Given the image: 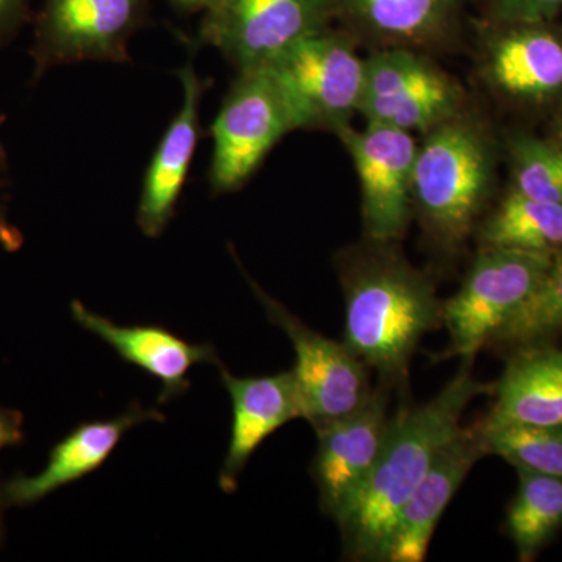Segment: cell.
Wrapping results in <instances>:
<instances>
[{
	"label": "cell",
	"instance_id": "obj_1",
	"mask_svg": "<svg viewBox=\"0 0 562 562\" xmlns=\"http://www.w3.org/2000/svg\"><path fill=\"white\" fill-rule=\"evenodd\" d=\"M473 361L461 360L460 371L431 401L403 406L391 417L379 460L335 519L350 560L384 561L398 514L439 450L460 431L462 414L475 398L494 392L495 384L473 376Z\"/></svg>",
	"mask_w": 562,
	"mask_h": 562
},
{
	"label": "cell",
	"instance_id": "obj_2",
	"mask_svg": "<svg viewBox=\"0 0 562 562\" xmlns=\"http://www.w3.org/2000/svg\"><path fill=\"white\" fill-rule=\"evenodd\" d=\"M344 344L387 387L409 386L414 351L442 327V302L431 280L391 249L373 243L339 257Z\"/></svg>",
	"mask_w": 562,
	"mask_h": 562
},
{
	"label": "cell",
	"instance_id": "obj_3",
	"mask_svg": "<svg viewBox=\"0 0 562 562\" xmlns=\"http://www.w3.org/2000/svg\"><path fill=\"white\" fill-rule=\"evenodd\" d=\"M494 147L486 131L460 113L425 133L417 149L413 206L443 249L471 236L494 183Z\"/></svg>",
	"mask_w": 562,
	"mask_h": 562
},
{
	"label": "cell",
	"instance_id": "obj_4",
	"mask_svg": "<svg viewBox=\"0 0 562 562\" xmlns=\"http://www.w3.org/2000/svg\"><path fill=\"white\" fill-rule=\"evenodd\" d=\"M294 131V114L271 70H238L210 127L211 194L241 190L273 147Z\"/></svg>",
	"mask_w": 562,
	"mask_h": 562
},
{
	"label": "cell",
	"instance_id": "obj_5",
	"mask_svg": "<svg viewBox=\"0 0 562 562\" xmlns=\"http://www.w3.org/2000/svg\"><path fill=\"white\" fill-rule=\"evenodd\" d=\"M286 95L297 131L338 135L360 114L366 58L346 33L325 29L306 36L266 65Z\"/></svg>",
	"mask_w": 562,
	"mask_h": 562
},
{
	"label": "cell",
	"instance_id": "obj_6",
	"mask_svg": "<svg viewBox=\"0 0 562 562\" xmlns=\"http://www.w3.org/2000/svg\"><path fill=\"white\" fill-rule=\"evenodd\" d=\"M552 260V254L482 249L460 290L442 302L449 346L439 360H475L495 333L538 290Z\"/></svg>",
	"mask_w": 562,
	"mask_h": 562
},
{
	"label": "cell",
	"instance_id": "obj_7",
	"mask_svg": "<svg viewBox=\"0 0 562 562\" xmlns=\"http://www.w3.org/2000/svg\"><path fill=\"white\" fill-rule=\"evenodd\" d=\"M341 16V0H221L202 14L198 46L220 50L236 70L261 68Z\"/></svg>",
	"mask_w": 562,
	"mask_h": 562
},
{
	"label": "cell",
	"instance_id": "obj_8",
	"mask_svg": "<svg viewBox=\"0 0 562 562\" xmlns=\"http://www.w3.org/2000/svg\"><path fill=\"white\" fill-rule=\"evenodd\" d=\"M150 0H44L35 18L33 81L57 66L128 63Z\"/></svg>",
	"mask_w": 562,
	"mask_h": 562
},
{
	"label": "cell",
	"instance_id": "obj_9",
	"mask_svg": "<svg viewBox=\"0 0 562 562\" xmlns=\"http://www.w3.org/2000/svg\"><path fill=\"white\" fill-rule=\"evenodd\" d=\"M461 111L460 85L419 50L383 47L366 58V122L425 135Z\"/></svg>",
	"mask_w": 562,
	"mask_h": 562
},
{
	"label": "cell",
	"instance_id": "obj_10",
	"mask_svg": "<svg viewBox=\"0 0 562 562\" xmlns=\"http://www.w3.org/2000/svg\"><path fill=\"white\" fill-rule=\"evenodd\" d=\"M246 279L269 321L291 339L295 351L292 373L301 395L303 419L312 424L314 431L364 405L373 392L364 362L346 344L333 341L303 324L247 273Z\"/></svg>",
	"mask_w": 562,
	"mask_h": 562
},
{
	"label": "cell",
	"instance_id": "obj_11",
	"mask_svg": "<svg viewBox=\"0 0 562 562\" xmlns=\"http://www.w3.org/2000/svg\"><path fill=\"white\" fill-rule=\"evenodd\" d=\"M361 187L362 224L373 243H395L413 214V177L419 143L413 133L366 122L338 133Z\"/></svg>",
	"mask_w": 562,
	"mask_h": 562
},
{
	"label": "cell",
	"instance_id": "obj_12",
	"mask_svg": "<svg viewBox=\"0 0 562 562\" xmlns=\"http://www.w3.org/2000/svg\"><path fill=\"white\" fill-rule=\"evenodd\" d=\"M390 387L380 384L357 412L316 431L312 475L322 512L336 517L349 505L382 452L390 430Z\"/></svg>",
	"mask_w": 562,
	"mask_h": 562
},
{
	"label": "cell",
	"instance_id": "obj_13",
	"mask_svg": "<svg viewBox=\"0 0 562 562\" xmlns=\"http://www.w3.org/2000/svg\"><path fill=\"white\" fill-rule=\"evenodd\" d=\"M177 77L183 90V99L151 155L136 210V224L147 238L162 235L176 216L181 192L202 138L203 95L213 85V80L205 79L195 70L192 57L177 70Z\"/></svg>",
	"mask_w": 562,
	"mask_h": 562
},
{
	"label": "cell",
	"instance_id": "obj_14",
	"mask_svg": "<svg viewBox=\"0 0 562 562\" xmlns=\"http://www.w3.org/2000/svg\"><path fill=\"white\" fill-rule=\"evenodd\" d=\"M482 72L513 101H552L562 92V35L550 22H497L484 43Z\"/></svg>",
	"mask_w": 562,
	"mask_h": 562
},
{
	"label": "cell",
	"instance_id": "obj_15",
	"mask_svg": "<svg viewBox=\"0 0 562 562\" xmlns=\"http://www.w3.org/2000/svg\"><path fill=\"white\" fill-rule=\"evenodd\" d=\"M486 457L479 425L460 431L439 450L427 475L403 506L387 546V562L427 560L432 532L480 458Z\"/></svg>",
	"mask_w": 562,
	"mask_h": 562
},
{
	"label": "cell",
	"instance_id": "obj_16",
	"mask_svg": "<svg viewBox=\"0 0 562 562\" xmlns=\"http://www.w3.org/2000/svg\"><path fill=\"white\" fill-rule=\"evenodd\" d=\"M222 384L231 394V443L220 473L225 494L238 490V479L261 443L291 420L303 419L301 395L292 371L235 376L220 364Z\"/></svg>",
	"mask_w": 562,
	"mask_h": 562
},
{
	"label": "cell",
	"instance_id": "obj_17",
	"mask_svg": "<svg viewBox=\"0 0 562 562\" xmlns=\"http://www.w3.org/2000/svg\"><path fill=\"white\" fill-rule=\"evenodd\" d=\"M150 420H165V416L133 403L114 419L85 422L52 449L43 471L33 476L16 475L3 483L0 502L3 506H32L52 492L79 482L105 464L132 428Z\"/></svg>",
	"mask_w": 562,
	"mask_h": 562
},
{
	"label": "cell",
	"instance_id": "obj_18",
	"mask_svg": "<svg viewBox=\"0 0 562 562\" xmlns=\"http://www.w3.org/2000/svg\"><path fill=\"white\" fill-rule=\"evenodd\" d=\"M70 313L77 324L109 344L122 360L149 373L161 384L158 403L173 401L190 390L188 373L195 364H221L216 350L210 344L184 341L160 325L122 327L101 314L92 313L80 301L70 303Z\"/></svg>",
	"mask_w": 562,
	"mask_h": 562
},
{
	"label": "cell",
	"instance_id": "obj_19",
	"mask_svg": "<svg viewBox=\"0 0 562 562\" xmlns=\"http://www.w3.org/2000/svg\"><path fill=\"white\" fill-rule=\"evenodd\" d=\"M484 424L562 427V351L531 347L517 353L495 384Z\"/></svg>",
	"mask_w": 562,
	"mask_h": 562
},
{
	"label": "cell",
	"instance_id": "obj_20",
	"mask_svg": "<svg viewBox=\"0 0 562 562\" xmlns=\"http://www.w3.org/2000/svg\"><path fill=\"white\" fill-rule=\"evenodd\" d=\"M464 0H341V14L383 47L419 50L446 38Z\"/></svg>",
	"mask_w": 562,
	"mask_h": 562
},
{
	"label": "cell",
	"instance_id": "obj_21",
	"mask_svg": "<svg viewBox=\"0 0 562 562\" xmlns=\"http://www.w3.org/2000/svg\"><path fill=\"white\" fill-rule=\"evenodd\" d=\"M482 249L557 254L562 249V205L512 191L480 228Z\"/></svg>",
	"mask_w": 562,
	"mask_h": 562
},
{
	"label": "cell",
	"instance_id": "obj_22",
	"mask_svg": "<svg viewBox=\"0 0 562 562\" xmlns=\"http://www.w3.org/2000/svg\"><path fill=\"white\" fill-rule=\"evenodd\" d=\"M509 536L530 560L562 525V476L519 471V490L508 509Z\"/></svg>",
	"mask_w": 562,
	"mask_h": 562
},
{
	"label": "cell",
	"instance_id": "obj_23",
	"mask_svg": "<svg viewBox=\"0 0 562 562\" xmlns=\"http://www.w3.org/2000/svg\"><path fill=\"white\" fill-rule=\"evenodd\" d=\"M486 454H497L517 471L562 476V427L491 425L476 422Z\"/></svg>",
	"mask_w": 562,
	"mask_h": 562
},
{
	"label": "cell",
	"instance_id": "obj_24",
	"mask_svg": "<svg viewBox=\"0 0 562 562\" xmlns=\"http://www.w3.org/2000/svg\"><path fill=\"white\" fill-rule=\"evenodd\" d=\"M562 328V249L553 255L552 265L538 290L495 333L491 342L530 344Z\"/></svg>",
	"mask_w": 562,
	"mask_h": 562
},
{
	"label": "cell",
	"instance_id": "obj_25",
	"mask_svg": "<svg viewBox=\"0 0 562 562\" xmlns=\"http://www.w3.org/2000/svg\"><path fill=\"white\" fill-rule=\"evenodd\" d=\"M514 191L562 205V146L520 136L512 144Z\"/></svg>",
	"mask_w": 562,
	"mask_h": 562
},
{
	"label": "cell",
	"instance_id": "obj_26",
	"mask_svg": "<svg viewBox=\"0 0 562 562\" xmlns=\"http://www.w3.org/2000/svg\"><path fill=\"white\" fill-rule=\"evenodd\" d=\"M495 22H550L562 11V0H487Z\"/></svg>",
	"mask_w": 562,
	"mask_h": 562
},
{
	"label": "cell",
	"instance_id": "obj_27",
	"mask_svg": "<svg viewBox=\"0 0 562 562\" xmlns=\"http://www.w3.org/2000/svg\"><path fill=\"white\" fill-rule=\"evenodd\" d=\"M32 0H0V50L5 49L31 21Z\"/></svg>",
	"mask_w": 562,
	"mask_h": 562
},
{
	"label": "cell",
	"instance_id": "obj_28",
	"mask_svg": "<svg viewBox=\"0 0 562 562\" xmlns=\"http://www.w3.org/2000/svg\"><path fill=\"white\" fill-rule=\"evenodd\" d=\"M7 169H9L7 154L0 146V191L5 181ZM22 243H24V236L16 225L11 224L5 206H3L2 195H0V247L7 251H18L21 249Z\"/></svg>",
	"mask_w": 562,
	"mask_h": 562
},
{
	"label": "cell",
	"instance_id": "obj_29",
	"mask_svg": "<svg viewBox=\"0 0 562 562\" xmlns=\"http://www.w3.org/2000/svg\"><path fill=\"white\" fill-rule=\"evenodd\" d=\"M24 417L14 409L0 408V450L18 446L24 439ZM0 536H2V519H0Z\"/></svg>",
	"mask_w": 562,
	"mask_h": 562
},
{
	"label": "cell",
	"instance_id": "obj_30",
	"mask_svg": "<svg viewBox=\"0 0 562 562\" xmlns=\"http://www.w3.org/2000/svg\"><path fill=\"white\" fill-rule=\"evenodd\" d=\"M168 2L171 3L173 9L179 10L180 13L205 14L206 11L213 10L221 0H168Z\"/></svg>",
	"mask_w": 562,
	"mask_h": 562
},
{
	"label": "cell",
	"instance_id": "obj_31",
	"mask_svg": "<svg viewBox=\"0 0 562 562\" xmlns=\"http://www.w3.org/2000/svg\"><path fill=\"white\" fill-rule=\"evenodd\" d=\"M560 136H561V140H562V121H561V124H560Z\"/></svg>",
	"mask_w": 562,
	"mask_h": 562
}]
</instances>
